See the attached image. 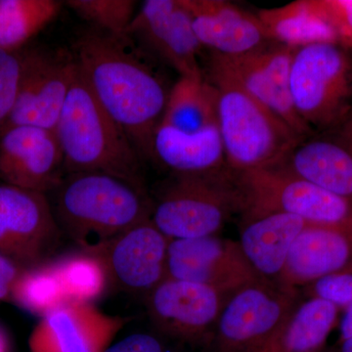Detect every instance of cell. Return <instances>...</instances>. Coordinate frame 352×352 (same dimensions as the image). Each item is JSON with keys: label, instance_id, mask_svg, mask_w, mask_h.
<instances>
[{"label": "cell", "instance_id": "6da1fadb", "mask_svg": "<svg viewBox=\"0 0 352 352\" xmlns=\"http://www.w3.org/2000/svg\"><path fill=\"white\" fill-rule=\"evenodd\" d=\"M134 43L129 36L91 28L76 38L72 53L97 101L126 131L140 156L154 157L153 140L170 89Z\"/></svg>", "mask_w": 352, "mask_h": 352}, {"label": "cell", "instance_id": "7a4b0ae2", "mask_svg": "<svg viewBox=\"0 0 352 352\" xmlns=\"http://www.w3.org/2000/svg\"><path fill=\"white\" fill-rule=\"evenodd\" d=\"M50 194L60 230L82 251H99L151 219L153 203L144 187L107 173H68Z\"/></svg>", "mask_w": 352, "mask_h": 352}, {"label": "cell", "instance_id": "3957f363", "mask_svg": "<svg viewBox=\"0 0 352 352\" xmlns=\"http://www.w3.org/2000/svg\"><path fill=\"white\" fill-rule=\"evenodd\" d=\"M54 131L66 175L107 173L144 187L140 154L97 101L78 66Z\"/></svg>", "mask_w": 352, "mask_h": 352}, {"label": "cell", "instance_id": "277c9868", "mask_svg": "<svg viewBox=\"0 0 352 352\" xmlns=\"http://www.w3.org/2000/svg\"><path fill=\"white\" fill-rule=\"evenodd\" d=\"M207 80L217 91V127L233 173L276 166L305 139L228 76L210 68Z\"/></svg>", "mask_w": 352, "mask_h": 352}, {"label": "cell", "instance_id": "5b68a950", "mask_svg": "<svg viewBox=\"0 0 352 352\" xmlns=\"http://www.w3.org/2000/svg\"><path fill=\"white\" fill-rule=\"evenodd\" d=\"M156 204L151 220L170 240L214 236L227 219L244 210L238 175L230 168L205 175H175Z\"/></svg>", "mask_w": 352, "mask_h": 352}, {"label": "cell", "instance_id": "8992f818", "mask_svg": "<svg viewBox=\"0 0 352 352\" xmlns=\"http://www.w3.org/2000/svg\"><path fill=\"white\" fill-rule=\"evenodd\" d=\"M245 214L286 212L308 224L352 228L349 201L307 182L280 164L239 173Z\"/></svg>", "mask_w": 352, "mask_h": 352}, {"label": "cell", "instance_id": "52a82bcc", "mask_svg": "<svg viewBox=\"0 0 352 352\" xmlns=\"http://www.w3.org/2000/svg\"><path fill=\"white\" fill-rule=\"evenodd\" d=\"M23 69L19 91L10 115L0 124V138L19 126L54 131L76 65L73 53L66 51H22Z\"/></svg>", "mask_w": 352, "mask_h": 352}, {"label": "cell", "instance_id": "ba28073f", "mask_svg": "<svg viewBox=\"0 0 352 352\" xmlns=\"http://www.w3.org/2000/svg\"><path fill=\"white\" fill-rule=\"evenodd\" d=\"M347 73L346 57L333 43L309 44L294 50L289 91L296 113L310 129L337 116L347 94Z\"/></svg>", "mask_w": 352, "mask_h": 352}, {"label": "cell", "instance_id": "9c48e42d", "mask_svg": "<svg viewBox=\"0 0 352 352\" xmlns=\"http://www.w3.org/2000/svg\"><path fill=\"white\" fill-rule=\"evenodd\" d=\"M294 48L270 43L240 56L212 54L210 68L230 78L261 105L307 138L311 129L298 117L289 91V71Z\"/></svg>", "mask_w": 352, "mask_h": 352}, {"label": "cell", "instance_id": "30bf717a", "mask_svg": "<svg viewBox=\"0 0 352 352\" xmlns=\"http://www.w3.org/2000/svg\"><path fill=\"white\" fill-rule=\"evenodd\" d=\"M293 307L292 291L258 280L234 292L217 322L219 352H252L288 318Z\"/></svg>", "mask_w": 352, "mask_h": 352}, {"label": "cell", "instance_id": "8fae6325", "mask_svg": "<svg viewBox=\"0 0 352 352\" xmlns=\"http://www.w3.org/2000/svg\"><path fill=\"white\" fill-rule=\"evenodd\" d=\"M61 235L47 195L0 182V254L18 265H36Z\"/></svg>", "mask_w": 352, "mask_h": 352}, {"label": "cell", "instance_id": "7c38bea8", "mask_svg": "<svg viewBox=\"0 0 352 352\" xmlns=\"http://www.w3.org/2000/svg\"><path fill=\"white\" fill-rule=\"evenodd\" d=\"M166 278L207 285L223 295L261 280L241 251L239 243L215 235L170 240Z\"/></svg>", "mask_w": 352, "mask_h": 352}, {"label": "cell", "instance_id": "4fadbf2b", "mask_svg": "<svg viewBox=\"0 0 352 352\" xmlns=\"http://www.w3.org/2000/svg\"><path fill=\"white\" fill-rule=\"evenodd\" d=\"M126 36L156 53L180 76H204L199 63L203 46L182 0H147L134 16Z\"/></svg>", "mask_w": 352, "mask_h": 352}, {"label": "cell", "instance_id": "5bb4252c", "mask_svg": "<svg viewBox=\"0 0 352 352\" xmlns=\"http://www.w3.org/2000/svg\"><path fill=\"white\" fill-rule=\"evenodd\" d=\"M64 176L63 153L54 131L19 126L0 138V182L47 195Z\"/></svg>", "mask_w": 352, "mask_h": 352}, {"label": "cell", "instance_id": "9a60e30c", "mask_svg": "<svg viewBox=\"0 0 352 352\" xmlns=\"http://www.w3.org/2000/svg\"><path fill=\"white\" fill-rule=\"evenodd\" d=\"M127 321L92 303L69 302L41 317L30 335V351L104 352Z\"/></svg>", "mask_w": 352, "mask_h": 352}, {"label": "cell", "instance_id": "2e32d148", "mask_svg": "<svg viewBox=\"0 0 352 352\" xmlns=\"http://www.w3.org/2000/svg\"><path fill=\"white\" fill-rule=\"evenodd\" d=\"M223 294L207 285L166 278L149 293L148 314L164 335L192 342L217 324Z\"/></svg>", "mask_w": 352, "mask_h": 352}, {"label": "cell", "instance_id": "e0dca14e", "mask_svg": "<svg viewBox=\"0 0 352 352\" xmlns=\"http://www.w3.org/2000/svg\"><path fill=\"white\" fill-rule=\"evenodd\" d=\"M168 243L148 219L94 254L103 259L111 283L131 293H150L166 278Z\"/></svg>", "mask_w": 352, "mask_h": 352}, {"label": "cell", "instance_id": "ac0fdd59", "mask_svg": "<svg viewBox=\"0 0 352 352\" xmlns=\"http://www.w3.org/2000/svg\"><path fill=\"white\" fill-rule=\"evenodd\" d=\"M192 17L194 31L203 47L212 54L233 57L254 52L268 43L258 15L223 0H182Z\"/></svg>", "mask_w": 352, "mask_h": 352}, {"label": "cell", "instance_id": "d6986e66", "mask_svg": "<svg viewBox=\"0 0 352 352\" xmlns=\"http://www.w3.org/2000/svg\"><path fill=\"white\" fill-rule=\"evenodd\" d=\"M352 228L307 224L292 245L279 281L292 291L300 285L340 272L352 259Z\"/></svg>", "mask_w": 352, "mask_h": 352}, {"label": "cell", "instance_id": "ffe728a7", "mask_svg": "<svg viewBox=\"0 0 352 352\" xmlns=\"http://www.w3.org/2000/svg\"><path fill=\"white\" fill-rule=\"evenodd\" d=\"M307 222L286 212L247 217L239 245L248 263L259 278L279 280L292 245Z\"/></svg>", "mask_w": 352, "mask_h": 352}, {"label": "cell", "instance_id": "44dd1931", "mask_svg": "<svg viewBox=\"0 0 352 352\" xmlns=\"http://www.w3.org/2000/svg\"><path fill=\"white\" fill-rule=\"evenodd\" d=\"M258 17L271 41L294 50L314 43H333L340 36L339 23L330 2L298 0L263 9Z\"/></svg>", "mask_w": 352, "mask_h": 352}, {"label": "cell", "instance_id": "7402d4cb", "mask_svg": "<svg viewBox=\"0 0 352 352\" xmlns=\"http://www.w3.org/2000/svg\"><path fill=\"white\" fill-rule=\"evenodd\" d=\"M278 164L331 193L347 200L352 197V148L346 144L305 138Z\"/></svg>", "mask_w": 352, "mask_h": 352}, {"label": "cell", "instance_id": "603a6c76", "mask_svg": "<svg viewBox=\"0 0 352 352\" xmlns=\"http://www.w3.org/2000/svg\"><path fill=\"white\" fill-rule=\"evenodd\" d=\"M153 154L175 175H205L228 168L217 126L188 134L160 124Z\"/></svg>", "mask_w": 352, "mask_h": 352}, {"label": "cell", "instance_id": "cb8c5ba5", "mask_svg": "<svg viewBox=\"0 0 352 352\" xmlns=\"http://www.w3.org/2000/svg\"><path fill=\"white\" fill-rule=\"evenodd\" d=\"M337 315V305L314 296L292 311L276 332L252 352H316Z\"/></svg>", "mask_w": 352, "mask_h": 352}, {"label": "cell", "instance_id": "d4e9b609", "mask_svg": "<svg viewBox=\"0 0 352 352\" xmlns=\"http://www.w3.org/2000/svg\"><path fill=\"white\" fill-rule=\"evenodd\" d=\"M161 124L188 134L217 126L214 85L205 76H180L170 88Z\"/></svg>", "mask_w": 352, "mask_h": 352}, {"label": "cell", "instance_id": "484cf974", "mask_svg": "<svg viewBox=\"0 0 352 352\" xmlns=\"http://www.w3.org/2000/svg\"><path fill=\"white\" fill-rule=\"evenodd\" d=\"M55 0H0V50L16 52L59 13Z\"/></svg>", "mask_w": 352, "mask_h": 352}, {"label": "cell", "instance_id": "4316f807", "mask_svg": "<svg viewBox=\"0 0 352 352\" xmlns=\"http://www.w3.org/2000/svg\"><path fill=\"white\" fill-rule=\"evenodd\" d=\"M10 298L23 309L41 317L69 302L55 261L21 271Z\"/></svg>", "mask_w": 352, "mask_h": 352}, {"label": "cell", "instance_id": "83f0119b", "mask_svg": "<svg viewBox=\"0 0 352 352\" xmlns=\"http://www.w3.org/2000/svg\"><path fill=\"white\" fill-rule=\"evenodd\" d=\"M69 302L92 303L111 283L100 256L82 251L55 261Z\"/></svg>", "mask_w": 352, "mask_h": 352}, {"label": "cell", "instance_id": "f1b7e54d", "mask_svg": "<svg viewBox=\"0 0 352 352\" xmlns=\"http://www.w3.org/2000/svg\"><path fill=\"white\" fill-rule=\"evenodd\" d=\"M66 3L91 28L113 36H126L135 16L136 2L132 0H69Z\"/></svg>", "mask_w": 352, "mask_h": 352}, {"label": "cell", "instance_id": "f546056e", "mask_svg": "<svg viewBox=\"0 0 352 352\" xmlns=\"http://www.w3.org/2000/svg\"><path fill=\"white\" fill-rule=\"evenodd\" d=\"M22 51L0 50V124L10 115L22 78Z\"/></svg>", "mask_w": 352, "mask_h": 352}, {"label": "cell", "instance_id": "4dcf8cb0", "mask_svg": "<svg viewBox=\"0 0 352 352\" xmlns=\"http://www.w3.org/2000/svg\"><path fill=\"white\" fill-rule=\"evenodd\" d=\"M314 293L337 307H349L352 303V272L340 271L322 277L314 282Z\"/></svg>", "mask_w": 352, "mask_h": 352}, {"label": "cell", "instance_id": "1f68e13d", "mask_svg": "<svg viewBox=\"0 0 352 352\" xmlns=\"http://www.w3.org/2000/svg\"><path fill=\"white\" fill-rule=\"evenodd\" d=\"M104 352H166V349L156 336L136 333L111 344Z\"/></svg>", "mask_w": 352, "mask_h": 352}, {"label": "cell", "instance_id": "d6a6232c", "mask_svg": "<svg viewBox=\"0 0 352 352\" xmlns=\"http://www.w3.org/2000/svg\"><path fill=\"white\" fill-rule=\"evenodd\" d=\"M22 270L20 265L0 254V300L10 298L13 284Z\"/></svg>", "mask_w": 352, "mask_h": 352}, {"label": "cell", "instance_id": "836d02e7", "mask_svg": "<svg viewBox=\"0 0 352 352\" xmlns=\"http://www.w3.org/2000/svg\"><path fill=\"white\" fill-rule=\"evenodd\" d=\"M333 7L339 22L340 31L346 29L352 34V0L333 2Z\"/></svg>", "mask_w": 352, "mask_h": 352}, {"label": "cell", "instance_id": "e575fe53", "mask_svg": "<svg viewBox=\"0 0 352 352\" xmlns=\"http://www.w3.org/2000/svg\"><path fill=\"white\" fill-rule=\"evenodd\" d=\"M342 340L352 338V303L347 307L346 314L340 324Z\"/></svg>", "mask_w": 352, "mask_h": 352}, {"label": "cell", "instance_id": "d590c367", "mask_svg": "<svg viewBox=\"0 0 352 352\" xmlns=\"http://www.w3.org/2000/svg\"><path fill=\"white\" fill-rule=\"evenodd\" d=\"M0 352H9V342L6 332L0 328Z\"/></svg>", "mask_w": 352, "mask_h": 352}, {"label": "cell", "instance_id": "8d00e7d4", "mask_svg": "<svg viewBox=\"0 0 352 352\" xmlns=\"http://www.w3.org/2000/svg\"><path fill=\"white\" fill-rule=\"evenodd\" d=\"M342 352H352V338L344 340V342H342Z\"/></svg>", "mask_w": 352, "mask_h": 352}]
</instances>
